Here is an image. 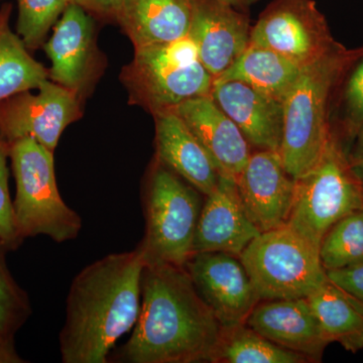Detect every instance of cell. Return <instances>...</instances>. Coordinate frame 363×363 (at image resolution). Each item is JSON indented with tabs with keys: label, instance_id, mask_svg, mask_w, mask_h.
<instances>
[{
	"label": "cell",
	"instance_id": "cell-24",
	"mask_svg": "<svg viewBox=\"0 0 363 363\" xmlns=\"http://www.w3.org/2000/svg\"><path fill=\"white\" fill-rule=\"evenodd\" d=\"M304 355L286 350L252 330L247 324L224 329L212 362L304 363Z\"/></svg>",
	"mask_w": 363,
	"mask_h": 363
},
{
	"label": "cell",
	"instance_id": "cell-7",
	"mask_svg": "<svg viewBox=\"0 0 363 363\" xmlns=\"http://www.w3.org/2000/svg\"><path fill=\"white\" fill-rule=\"evenodd\" d=\"M238 257L260 300L308 298L328 281L319 250L286 225L260 233Z\"/></svg>",
	"mask_w": 363,
	"mask_h": 363
},
{
	"label": "cell",
	"instance_id": "cell-18",
	"mask_svg": "<svg viewBox=\"0 0 363 363\" xmlns=\"http://www.w3.org/2000/svg\"><path fill=\"white\" fill-rule=\"evenodd\" d=\"M211 97L257 150L279 152L284 126L283 102L240 81H213Z\"/></svg>",
	"mask_w": 363,
	"mask_h": 363
},
{
	"label": "cell",
	"instance_id": "cell-4",
	"mask_svg": "<svg viewBox=\"0 0 363 363\" xmlns=\"http://www.w3.org/2000/svg\"><path fill=\"white\" fill-rule=\"evenodd\" d=\"M131 104L156 116L184 102L211 95L214 77L190 38L135 48L121 75Z\"/></svg>",
	"mask_w": 363,
	"mask_h": 363
},
{
	"label": "cell",
	"instance_id": "cell-10",
	"mask_svg": "<svg viewBox=\"0 0 363 363\" xmlns=\"http://www.w3.org/2000/svg\"><path fill=\"white\" fill-rule=\"evenodd\" d=\"M39 92L23 91L0 104V133L11 143L33 138L55 152L62 133L82 116L80 94L47 79Z\"/></svg>",
	"mask_w": 363,
	"mask_h": 363
},
{
	"label": "cell",
	"instance_id": "cell-14",
	"mask_svg": "<svg viewBox=\"0 0 363 363\" xmlns=\"http://www.w3.org/2000/svg\"><path fill=\"white\" fill-rule=\"evenodd\" d=\"M262 233L248 216L233 179L220 176L206 196L196 228L193 255L201 252L240 253Z\"/></svg>",
	"mask_w": 363,
	"mask_h": 363
},
{
	"label": "cell",
	"instance_id": "cell-31",
	"mask_svg": "<svg viewBox=\"0 0 363 363\" xmlns=\"http://www.w3.org/2000/svg\"><path fill=\"white\" fill-rule=\"evenodd\" d=\"M70 1L83 7L86 11L116 21L123 6L124 0H70Z\"/></svg>",
	"mask_w": 363,
	"mask_h": 363
},
{
	"label": "cell",
	"instance_id": "cell-21",
	"mask_svg": "<svg viewBox=\"0 0 363 363\" xmlns=\"http://www.w3.org/2000/svg\"><path fill=\"white\" fill-rule=\"evenodd\" d=\"M303 68L279 52L252 44L215 81H240L284 102Z\"/></svg>",
	"mask_w": 363,
	"mask_h": 363
},
{
	"label": "cell",
	"instance_id": "cell-3",
	"mask_svg": "<svg viewBox=\"0 0 363 363\" xmlns=\"http://www.w3.org/2000/svg\"><path fill=\"white\" fill-rule=\"evenodd\" d=\"M363 51H347L340 44L303 67L284 99V126L279 155L295 180L316 166L332 135L331 95L351 64Z\"/></svg>",
	"mask_w": 363,
	"mask_h": 363
},
{
	"label": "cell",
	"instance_id": "cell-33",
	"mask_svg": "<svg viewBox=\"0 0 363 363\" xmlns=\"http://www.w3.org/2000/svg\"><path fill=\"white\" fill-rule=\"evenodd\" d=\"M357 143H355L354 150H353L352 156L350 157V162L360 161L363 160V121L360 123L359 128L357 130Z\"/></svg>",
	"mask_w": 363,
	"mask_h": 363
},
{
	"label": "cell",
	"instance_id": "cell-23",
	"mask_svg": "<svg viewBox=\"0 0 363 363\" xmlns=\"http://www.w3.org/2000/svg\"><path fill=\"white\" fill-rule=\"evenodd\" d=\"M11 6L0 9V104L7 98L38 89L49 78V70L30 56L20 35L9 26Z\"/></svg>",
	"mask_w": 363,
	"mask_h": 363
},
{
	"label": "cell",
	"instance_id": "cell-2",
	"mask_svg": "<svg viewBox=\"0 0 363 363\" xmlns=\"http://www.w3.org/2000/svg\"><path fill=\"white\" fill-rule=\"evenodd\" d=\"M145 269L138 248L111 253L72 281L60 333L64 363H106L109 353L140 317Z\"/></svg>",
	"mask_w": 363,
	"mask_h": 363
},
{
	"label": "cell",
	"instance_id": "cell-32",
	"mask_svg": "<svg viewBox=\"0 0 363 363\" xmlns=\"http://www.w3.org/2000/svg\"><path fill=\"white\" fill-rule=\"evenodd\" d=\"M23 359L18 357L13 341H6L0 339V363H18Z\"/></svg>",
	"mask_w": 363,
	"mask_h": 363
},
{
	"label": "cell",
	"instance_id": "cell-15",
	"mask_svg": "<svg viewBox=\"0 0 363 363\" xmlns=\"http://www.w3.org/2000/svg\"><path fill=\"white\" fill-rule=\"evenodd\" d=\"M44 48L52 62L49 78L80 94L96 63L94 26L87 11L71 2Z\"/></svg>",
	"mask_w": 363,
	"mask_h": 363
},
{
	"label": "cell",
	"instance_id": "cell-27",
	"mask_svg": "<svg viewBox=\"0 0 363 363\" xmlns=\"http://www.w3.org/2000/svg\"><path fill=\"white\" fill-rule=\"evenodd\" d=\"M0 242V339L13 341L16 332L23 326L32 312L28 296L14 281L7 267Z\"/></svg>",
	"mask_w": 363,
	"mask_h": 363
},
{
	"label": "cell",
	"instance_id": "cell-1",
	"mask_svg": "<svg viewBox=\"0 0 363 363\" xmlns=\"http://www.w3.org/2000/svg\"><path fill=\"white\" fill-rule=\"evenodd\" d=\"M140 317L116 362H212L223 327L185 267L145 266Z\"/></svg>",
	"mask_w": 363,
	"mask_h": 363
},
{
	"label": "cell",
	"instance_id": "cell-13",
	"mask_svg": "<svg viewBox=\"0 0 363 363\" xmlns=\"http://www.w3.org/2000/svg\"><path fill=\"white\" fill-rule=\"evenodd\" d=\"M250 18L219 0H194L189 38L214 78L224 73L250 44Z\"/></svg>",
	"mask_w": 363,
	"mask_h": 363
},
{
	"label": "cell",
	"instance_id": "cell-16",
	"mask_svg": "<svg viewBox=\"0 0 363 363\" xmlns=\"http://www.w3.org/2000/svg\"><path fill=\"white\" fill-rule=\"evenodd\" d=\"M245 324L272 342L304 355L310 362L321 359L330 343L307 298L257 304Z\"/></svg>",
	"mask_w": 363,
	"mask_h": 363
},
{
	"label": "cell",
	"instance_id": "cell-11",
	"mask_svg": "<svg viewBox=\"0 0 363 363\" xmlns=\"http://www.w3.org/2000/svg\"><path fill=\"white\" fill-rule=\"evenodd\" d=\"M185 269L223 329L247 323L260 298L240 259L226 252L196 253Z\"/></svg>",
	"mask_w": 363,
	"mask_h": 363
},
{
	"label": "cell",
	"instance_id": "cell-26",
	"mask_svg": "<svg viewBox=\"0 0 363 363\" xmlns=\"http://www.w3.org/2000/svg\"><path fill=\"white\" fill-rule=\"evenodd\" d=\"M16 30L30 51L45 44L48 33L61 18L70 0H18Z\"/></svg>",
	"mask_w": 363,
	"mask_h": 363
},
{
	"label": "cell",
	"instance_id": "cell-17",
	"mask_svg": "<svg viewBox=\"0 0 363 363\" xmlns=\"http://www.w3.org/2000/svg\"><path fill=\"white\" fill-rule=\"evenodd\" d=\"M176 113L192 131L220 176L236 181L250 159V143L211 95L184 102Z\"/></svg>",
	"mask_w": 363,
	"mask_h": 363
},
{
	"label": "cell",
	"instance_id": "cell-12",
	"mask_svg": "<svg viewBox=\"0 0 363 363\" xmlns=\"http://www.w3.org/2000/svg\"><path fill=\"white\" fill-rule=\"evenodd\" d=\"M235 182L243 207L260 233L286 225L295 199L296 180L286 172L279 152H252Z\"/></svg>",
	"mask_w": 363,
	"mask_h": 363
},
{
	"label": "cell",
	"instance_id": "cell-29",
	"mask_svg": "<svg viewBox=\"0 0 363 363\" xmlns=\"http://www.w3.org/2000/svg\"><path fill=\"white\" fill-rule=\"evenodd\" d=\"M344 87L343 100L346 116L355 130L363 121V54Z\"/></svg>",
	"mask_w": 363,
	"mask_h": 363
},
{
	"label": "cell",
	"instance_id": "cell-28",
	"mask_svg": "<svg viewBox=\"0 0 363 363\" xmlns=\"http://www.w3.org/2000/svg\"><path fill=\"white\" fill-rule=\"evenodd\" d=\"M9 143L0 133V242L9 250H14L23 242L18 235L14 218L13 202L9 187Z\"/></svg>",
	"mask_w": 363,
	"mask_h": 363
},
{
	"label": "cell",
	"instance_id": "cell-8",
	"mask_svg": "<svg viewBox=\"0 0 363 363\" xmlns=\"http://www.w3.org/2000/svg\"><path fill=\"white\" fill-rule=\"evenodd\" d=\"M359 209H363V186L332 135L316 166L296 180L295 199L286 225L319 250L331 227Z\"/></svg>",
	"mask_w": 363,
	"mask_h": 363
},
{
	"label": "cell",
	"instance_id": "cell-19",
	"mask_svg": "<svg viewBox=\"0 0 363 363\" xmlns=\"http://www.w3.org/2000/svg\"><path fill=\"white\" fill-rule=\"evenodd\" d=\"M156 121V160L201 194L218 185L220 174L199 140L175 111L162 112Z\"/></svg>",
	"mask_w": 363,
	"mask_h": 363
},
{
	"label": "cell",
	"instance_id": "cell-25",
	"mask_svg": "<svg viewBox=\"0 0 363 363\" xmlns=\"http://www.w3.org/2000/svg\"><path fill=\"white\" fill-rule=\"evenodd\" d=\"M319 257L325 271H337L363 262V209L343 217L321 241Z\"/></svg>",
	"mask_w": 363,
	"mask_h": 363
},
{
	"label": "cell",
	"instance_id": "cell-6",
	"mask_svg": "<svg viewBox=\"0 0 363 363\" xmlns=\"http://www.w3.org/2000/svg\"><path fill=\"white\" fill-rule=\"evenodd\" d=\"M16 184L14 218L21 240L47 235L55 242L77 238L82 219L64 202L55 175L54 152L33 138L9 143Z\"/></svg>",
	"mask_w": 363,
	"mask_h": 363
},
{
	"label": "cell",
	"instance_id": "cell-5",
	"mask_svg": "<svg viewBox=\"0 0 363 363\" xmlns=\"http://www.w3.org/2000/svg\"><path fill=\"white\" fill-rule=\"evenodd\" d=\"M201 193L156 160L145 182V230L138 243L145 266L185 267L193 255Z\"/></svg>",
	"mask_w": 363,
	"mask_h": 363
},
{
	"label": "cell",
	"instance_id": "cell-35",
	"mask_svg": "<svg viewBox=\"0 0 363 363\" xmlns=\"http://www.w3.org/2000/svg\"><path fill=\"white\" fill-rule=\"evenodd\" d=\"M350 169L353 175H354L355 178H357L358 182L363 186V160L350 162Z\"/></svg>",
	"mask_w": 363,
	"mask_h": 363
},
{
	"label": "cell",
	"instance_id": "cell-9",
	"mask_svg": "<svg viewBox=\"0 0 363 363\" xmlns=\"http://www.w3.org/2000/svg\"><path fill=\"white\" fill-rule=\"evenodd\" d=\"M250 43L303 67L338 44L314 0H274L252 28Z\"/></svg>",
	"mask_w": 363,
	"mask_h": 363
},
{
	"label": "cell",
	"instance_id": "cell-22",
	"mask_svg": "<svg viewBox=\"0 0 363 363\" xmlns=\"http://www.w3.org/2000/svg\"><path fill=\"white\" fill-rule=\"evenodd\" d=\"M307 300L330 342H338L351 352L362 350L363 301L329 279Z\"/></svg>",
	"mask_w": 363,
	"mask_h": 363
},
{
	"label": "cell",
	"instance_id": "cell-20",
	"mask_svg": "<svg viewBox=\"0 0 363 363\" xmlns=\"http://www.w3.org/2000/svg\"><path fill=\"white\" fill-rule=\"evenodd\" d=\"M194 0H124L117 21L135 48L188 37Z\"/></svg>",
	"mask_w": 363,
	"mask_h": 363
},
{
	"label": "cell",
	"instance_id": "cell-30",
	"mask_svg": "<svg viewBox=\"0 0 363 363\" xmlns=\"http://www.w3.org/2000/svg\"><path fill=\"white\" fill-rule=\"evenodd\" d=\"M327 277L341 290L363 301V262L345 269L327 272Z\"/></svg>",
	"mask_w": 363,
	"mask_h": 363
},
{
	"label": "cell",
	"instance_id": "cell-34",
	"mask_svg": "<svg viewBox=\"0 0 363 363\" xmlns=\"http://www.w3.org/2000/svg\"><path fill=\"white\" fill-rule=\"evenodd\" d=\"M223 4L234 7V9H240V11H247L250 6L257 4L259 0H219Z\"/></svg>",
	"mask_w": 363,
	"mask_h": 363
}]
</instances>
